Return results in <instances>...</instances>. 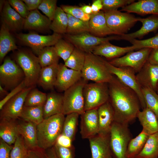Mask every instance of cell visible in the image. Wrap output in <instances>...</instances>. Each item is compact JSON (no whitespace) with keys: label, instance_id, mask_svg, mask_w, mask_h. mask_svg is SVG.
<instances>
[{"label":"cell","instance_id":"cell-1","mask_svg":"<svg viewBox=\"0 0 158 158\" xmlns=\"http://www.w3.org/2000/svg\"><path fill=\"white\" fill-rule=\"evenodd\" d=\"M108 85L109 101L114 111L115 121L128 125L137 118L141 108L137 95L115 76Z\"/></svg>","mask_w":158,"mask_h":158},{"label":"cell","instance_id":"cell-2","mask_svg":"<svg viewBox=\"0 0 158 158\" xmlns=\"http://www.w3.org/2000/svg\"><path fill=\"white\" fill-rule=\"evenodd\" d=\"M65 115L56 114L44 119L37 126L38 146L44 150L54 145L62 133Z\"/></svg>","mask_w":158,"mask_h":158},{"label":"cell","instance_id":"cell-3","mask_svg":"<svg viewBox=\"0 0 158 158\" xmlns=\"http://www.w3.org/2000/svg\"><path fill=\"white\" fill-rule=\"evenodd\" d=\"M81 72L82 78L87 81L109 83L114 76L108 70L105 60L92 53H85V63Z\"/></svg>","mask_w":158,"mask_h":158},{"label":"cell","instance_id":"cell-4","mask_svg":"<svg viewBox=\"0 0 158 158\" xmlns=\"http://www.w3.org/2000/svg\"><path fill=\"white\" fill-rule=\"evenodd\" d=\"M15 59L24 73L26 87H35L42 68L38 57L29 50H21L17 52Z\"/></svg>","mask_w":158,"mask_h":158},{"label":"cell","instance_id":"cell-5","mask_svg":"<svg viewBox=\"0 0 158 158\" xmlns=\"http://www.w3.org/2000/svg\"><path fill=\"white\" fill-rule=\"evenodd\" d=\"M87 83L82 78L64 92L62 113L64 115L75 113L81 115L85 110L83 90Z\"/></svg>","mask_w":158,"mask_h":158},{"label":"cell","instance_id":"cell-6","mask_svg":"<svg viewBox=\"0 0 158 158\" xmlns=\"http://www.w3.org/2000/svg\"><path fill=\"white\" fill-rule=\"evenodd\" d=\"M131 139L128 125L114 122L110 133V144L115 158H127V148Z\"/></svg>","mask_w":158,"mask_h":158},{"label":"cell","instance_id":"cell-7","mask_svg":"<svg viewBox=\"0 0 158 158\" xmlns=\"http://www.w3.org/2000/svg\"><path fill=\"white\" fill-rule=\"evenodd\" d=\"M85 111L97 109L109 99L108 83H87L83 90Z\"/></svg>","mask_w":158,"mask_h":158},{"label":"cell","instance_id":"cell-8","mask_svg":"<svg viewBox=\"0 0 158 158\" xmlns=\"http://www.w3.org/2000/svg\"><path fill=\"white\" fill-rule=\"evenodd\" d=\"M24 73L20 66L8 57L0 66V85L7 91H11L24 81Z\"/></svg>","mask_w":158,"mask_h":158},{"label":"cell","instance_id":"cell-9","mask_svg":"<svg viewBox=\"0 0 158 158\" xmlns=\"http://www.w3.org/2000/svg\"><path fill=\"white\" fill-rule=\"evenodd\" d=\"M104 13L108 26L116 35L121 36L126 34L138 21V17L127 12H122L116 10Z\"/></svg>","mask_w":158,"mask_h":158},{"label":"cell","instance_id":"cell-10","mask_svg":"<svg viewBox=\"0 0 158 158\" xmlns=\"http://www.w3.org/2000/svg\"><path fill=\"white\" fill-rule=\"evenodd\" d=\"M105 65L109 72L116 76L125 85L134 90L137 95L142 109L146 108L142 94V88L136 77V73L132 68L129 67H115L105 60Z\"/></svg>","mask_w":158,"mask_h":158},{"label":"cell","instance_id":"cell-11","mask_svg":"<svg viewBox=\"0 0 158 158\" xmlns=\"http://www.w3.org/2000/svg\"><path fill=\"white\" fill-rule=\"evenodd\" d=\"M64 37L75 47L85 53H92L95 47L105 42L121 40L119 35L99 37L88 32L75 35L67 34Z\"/></svg>","mask_w":158,"mask_h":158},{"label":"cell","instance_id":"cell-12","mask_svg":"<svg viewBox=\"0 0 158 158\" xmlns=\"http://www.w3.org/2000/svg\"><path fill=\"white\" fill-rule=\"evenodd\" d=\"M152 49L145 48L135 51H130L123 56L111 60L109 62L116 67L131 68L137 73L147 61Z\"/></svg>","mask_w":158,"mask_h":158},{"label":"cell","instance_id":"cell-13","mask_svg":"<svg viewBox=\"0 0 158 158\" xmlns=\"http://www.w3.org/2000/svg\"><path fill=\"white\" fill-rule=\"evenodd\" d=\"M17 38L25 45L30 47L37 55L44 48L54 46L62 38L61 35L54 33L51 35H43L32 32L20 33Z\"/></svg>","mask_w":158,"mask_h":158},{"label":"cell","instance_id":"cell-14","mask_svg":"<svg viewBox=\"0 0 158 158\" xmlns=\"http://www.w3.org/2000/svg\"><path fill=\"white\" fill-rule=\"evenodd\" d=\"M32 88H25L8 101L1 110L0 120L19 118L26 97Z\"/></svg>","mask_w":158,"mask_h":158},{"label":"cell","instance_id":"cell-15","mask_svg":"<svg viewBox=\"0 0 158 158\" xmlns=\"http://www.w3.org/2000/svg\"><path fill=\"white\" fill-rule=\"evenodd\" d=\"M82 78L81 71L68 68L63 63L59 64L54 88L58 92H64Z\"/></svg>","mask_w":158,"mask_h":158},{"label":"cell","instance_id":"cell-16","mask_svg":"<svg viewBox=\"0 0 158 158\" xmlns=\"http://www.w3.org/2000/svg\"><path fill=\"white\" fill-rule=\"evenodd\" d=\"M80 115V133L82 138L89 139L98 134L99 124L97 109L85 111Z\"/></svg>","mask_w":158,"mask_h":158},{"label":"cell","instance_id":"cell-17","mask_svg":"<svg viewBox=\"0 0 158 158\" xmlns=\"http://www.w3.org/2000/svg\"><path fill=\"white\" fill-rule=\"evenodd\" d=\"M140 49V47L135 45L120 47L112 44L109 41H107L96 47L92 53L96 55L102 56L111 60L120 57L129 52Z\"/></svg>","mask_w":158,"mask_h":158},{"label":"cell","instance_id":"cell-18","mask_svg":"<svg viewBox=\"0 0 158 158\" xmlns=\"http://www.w3.org/2000/svg\"><path fill=\"white\" fill-rule=\"evenodd\" d=\"M91 158H112L110 144V134H98L89 139Z\"/></svg>","mask_w":158,"mask_h":158},{"label":"cell","instance_id":"cell-19","mask_svg":"<svg viewBox=\"0 0 158 158\" xmlns=\"http://www.w3.org/2000/svg\"><path fill=\"white\" fill-rule=\"evenodd\" d=\"M136 77L141 88H149L156 91L158 82V65L147 61L136 74Z\"/></svg>","mask_w":158,"mask_h":158},{"label":"cell","instance_id":"cell-20","mask_svg":"<svg viewBox=\"0 0 158 158\" xmlns=\"http://www.w3.org/2000/svg\"><path fill=\"white\" fill-rule=\"evenodd\" d=\"M1 17L2 23L10 31H16L23 28L25 19L11 6L8 1L4 3Z\"/></svg>","mask_w":158,"mask_h":158},{"label":"cell","instance_id":"cell-21","mask_svg":"<svg viewBox=\"0 0 158 158\" xmlns=\"http://www.w3.org/2000/svg\"><path fill=\"white\" fill-rule=\"evenodd\" d=\"M97 110L99 124L98 134L108 135L115 121L114 111L109 100L99 107Z\"/></svg>","mask_w":158,"mask_h":158},{"label":"cell","instance_id":"cell-22","mask_svg":"<svg viewBox=\"0 0 158 158\" xmlns=\"http://www.w3.org/2000/svg\"><path fill=\"white\" fill-rule=\"evenodd\" d=\"M138 21L142 23L140 28L133 32L120 36L121 40L128 41L137 38L141 39L149 33L155 32L158 29V16L152 15L145 18L138 17Z\"/></svg>","mask_w":158,"mask_h":158},{"label":"cell","instance_id":"cell-23","mask_svg":"<svg viewBox=\"0 0 158 158\" xmlns=\"http://www.w3.org/2000/svg\"><path fill=\"white\" fill-rule=\"evenodd\" d=\"M121 11L141 16H158V0H139L122 8Z\"/></svg>","mask_w":158,"mask_h":158},{"label":"cell","instance_id":"cell-24","mask_svg":"<svg viewBox=\"0 0 158 158\" xmlns=\"http://www.w3.org/2000/svg\"><path fill=\"white\" fill-rule=\"evenodd\" d=\"M89 25L90 33L95 36L105 37L108 35H114L108 26L104 13L102 10L91 15Z\"/></svg>","mask_w":158,"mask_h":158},{"label":"cell","instance_id":"cell-25","mask_svg":"<svg viewBox=\"0 0 158 158\" xmlns=\"http://www.w3.org/2000/svg\"><path fill=\"white\" fill-rule=\"evenodd\" d=\"M51 21L42 14L37 9L30 11L25 19L23 28L28 30L42 31L49 29Z\"/></svg>","mask_w":158,"mask_h":158},{"label":"cell","instance_id":"cell-26","mask_svg":"<svg viewBox=\"0 0 158 158\" xmlns=\"http://www.w3.org/2000/svg\"><path fill=\"white\" fill-rule=\"evenodd\" d=\"M37 126L36 125L31 122L22 119L18 121L19 133L23 138L28 149L39 147Z\"/></svg>","mask_w":158,"mask_h":158},{"label":"cell","instance_id":"cell-27","mask_svg":"<svg viewBox=\"0 0 158 158\" xmlns=\"http://www.w3.org/2000/svg\"><path fill=\"white\" fill-rule=\"evenodd\" d=\"M63 94L51 92L47 94L46 102L43 106L44 119L52 116L63 114Z\"/></svg>","mask_w":158,"mask_h":158},{"label":"cell","instance_id":"cell-28","mask_svg":"<svg viewBox=\"0 0 158 158\" xmlns=\"http://www.w3.org/2000/svg\"><path fill=\"white\" fill-rule=\"evenodd\" d=\"M17 120L4 119L0 121V138L8 144H14L19 135Z\"/></svg>","mask_w":158,"mask_h":158},{"label":"cell","instance_id":"cell-29","mask_svg":"<svg viewBox=\"0 0 158 158\" xmlns=\"http://www.w3.org/2000/svg\"><path fill=\"white\" fill-rule=\"evenodd\" d=\"M59 64L42 68L38 80V84L45 90H52L56 82Z\"/></svg>","mask_w":158,"mask_h":158},{"label":"cell","instance_id":"cell-30","mask_svg":"<svg viewBox=\"0 0 158 158\" xmlns=\"http://www.w3.org/2000/svg\"><path fill=\"white\" fill-rule=\"evenodd\" d=\"M137 118L142 127V130L149 135L158 132V119L155 113L147 108L140 111Z\"/></svg>","mask_w":158,"mask_h":158},{"label":"cell","instance_id":"cell-31","mask_svg":"<svg viewBox=\"0 0 158 158\" xmlns=\"http://www.w3.org/2000/svg\"><path fill=\"white\" fill-rule=\"evenodd\" d=\"M5 24L2 23L0 30V61H3L10 51L18 49L15 41Z\"/></svg>","mask_w":158,"mask_h":158},{"label":"cell","instance_id":"cell-32","mask_svg":"<svg viewBox=\"0 0 158 158\" xmlns=\"http://www.w3.org/2000/svg\"><path fill=\"white\" fill-rule=\"evenodd\" d=\"M150 135L142 130L136 137L130 140L126 151L127 158H135L142 150Z\"/></svg>","mask_w":158,"mask_h":158},{"label":"cell","instance_id":"cell-33","mask_svg":"<svg viewBox=\"0 0 158 158\" xmlns=\"http://www.w3.org/2000/svg\"><path fill=\"white\" fill-rule=\"evenodd\" d=\"M68 23V17L61 7H57L49 29L54 33L60 34L66 33Z\"/></svg>","mask_w":158,"mask_h":158},{"label":"cell","instance_id":"cell-34","mask_svg":"<svg viewBox=\"0 0 158 158\" xmlns=\"http://www.w3.org/2000/svg\"><path fill=\"white\" fill-rule=\"evenodd\" d=\"M43 106H24L19 118L38 125L44 119Z\"/></svg>","mask_w":158,"mask_h":158},{"label":"cell","instance_id":"cell-35","mask_svg":"<svg viewBox=\"0 0 158 158\" xmlns=\"http://www.w3.org/2000/svg\"><path fill=\"white\" fill-rule=\"evenodd\" d=\"M135 158H158V132L149 135L142 150Z\"/></svg>","mask_w":158,"mask_h":158},{"label":"cell","instance_id":"cell-36","mask_svg":"<svg viewBox=\"0 0 158 158\" xmlns=\"http://www.w3.org/2000/svg\"><path fill=\"white\" fill-rule=\"evenodd\" d=\"M68 23L66 33L75 35L84 32H90L89 21H86L67 14Z\"/></svg>","mask_w":158,"mask_h":158},{"label":"cell","instance_id":"cell-37","mask_svg":"<svg viewBox=\"0 0 158 158\" xmlns=\"http://www.w3.org/2000/svg\"><path fill=\"white\" fill-rule=\"evenodd\" d=\"M37 55L42 68L58 64L60 57L56 53L54 46L44 48Z\"/></svg>","mask_w":158,"mask_h":158},{"label":"cell","instance_id":"cell-38","mask_svg":"<svg viewBox=\"0 0 158 158\" xmlns=\"http://www.w3.org/2000/svg\"><path fill=\"white\" fill-rule=\"evenodd\" d=\"M85 59V53L75 47L64 64L69 68L81 71L84 66Z\"/></svg>","mask_w":158,"mask_h":158},{"label":"cell","instance_id":"cell-39","mask_svg":"<svg viewBox=\"0 0 158 158\" xmlns=\"http://www.w3.org/2000/svg\"><path fill=\"white\" fill-rule=\"evenodd\" d=\"M79 115L73 113L66 115L64 121L62 134L70 138L72 141L75 138Z\"/></svg>","mask_w":158,"mask_h":158},{"label":"cell","instance_id":"cell-40","mask_svg":"<svg viewBox=\"0 0 158 158\" xmlns=\"http://www.w3.org/2000/svg\"><path fill=\"white\" fill-rule=\"evenodd\" d=\"M47 98V94L35 88H32L27 95L24 106H44Z\"/></svg>","mask_w":158,"mask_h":158},{"label":"cell","instance_id":"cell-41","mask_svg":"<svg viewBox=\"0 0 158 158\" xmlns=\"http://www.w3.org/2000/svg\"><path fill=\"white\" fill-rule=\"evenodd\" d=\"M142 91L146 107L152 111L158 119V94L149 88H142Z\"/></svg>","mask_w":158,"mask_h":158},{"label":"cell","instance_id":"cell-42","mask_svg":"<svg viewBox=\"0 0 158 158\" xmlns=\"http://www.w3.org/2000/svg\"><path fill=\"white\" fill-rule=\"evenodd\" d=\"M58 56L65 62L69 57L75 47L71 43L61 38L54 46Z\"/></svg>","mask_w":158,"mask_h":158},{"label":"cell","instance_id":"cell-43","mask_svg":"<svg viewBox=\"0 0 158 158\" xmlns=\"http://www.w3.org/2000/svg\"><path fill=\"white\" fill-rule=\"evenodd\" d=\"M28 148L23 138L19 135L13 144L10 153V158H27Z\"/></svg>","mask_w":158,"mask_h":158},{"label":"cell","instance_id":"cell-44","mask_svg":"<svg viewBox=\"0 0 158 158\" xmlns=\"http://www.w3.org/2000/svg\"><path fill=\"white\" fill-rule=\"evenodd\" d=\"M102 11L104 12L117 10L134 2V0H102Z\"/></svg>","mask_w":158,"mask_h":158},{"label":"cell","instance_id":"cell-45","mask_svg":"<svg viewBox=\"0 0 158 158\" xmlns=\"http://www.w3.org/2000/svg\"><path fill=\"white\" fill-rule=\"evenodd\" d=\"M56 0H42L37 9L40 10L51 21L57 7Z\"/></svg>","mask_w":158,"mask_h":158},{"label":"cell","instance_id":"cell-46","mask_svg":"<svg viewBox=\"0 0 158 158\" xmlns=\"http://www.w3.org/2000/svg\"><path fill=\"white\" fill-rule=\"evenodd\" d=\"M61 8L66 13L83 20L89 21L91 15L85 13L82 10L81 7L69 5H62Z\"/></svg>","mask_w":158,"mask_h":158},{"label":"cell","instance_id":"cell-47","mask_svg":"<svg viewBox=\"0 0 158 158\" xmlns=\"http://www.w3.org/2000/svg\"><path fill=\"white\" fill-rule=\"evenodd\" d=\"M133 45L139 47L141 49L148 48H158V33L154 36L144 40L134 39L128 41Z\"/></svg>","mask_w":158,"mask_h":158},{"label":"cell","instance_id":"cell-48","mask_svg":"<svg viewBox=\"0 0 158 158\" xmlns=\"http://www.w3.org/2000/svg\"><path fill=\"white\" fill-rule=\"evenodd\" d=\"M8 2L11 6L23 18L25 19L30 11L22 0H9Z\"/></svg>","mask_w":158,"mask_h":158},{"label":"cell","instance_id":"cell-49","mask_svg":"<svg viewBox=\"0 0 158 158\" xmlns=\"http://www.w3.org/2000/svg\"><path fill=\"white\" fill-rule=\"evenodd\" d=\"M57 158H74V148L66 147L56 143L54 146Z\"/></svg>","mask_w":158,"mask_h":158},{"label":"cell","instance_id":"cell-50","mask_svg":"<svg viewBox=\"0 0 158 158\" xmlns=\"http://www.w3.org/2000/svg\"><path fill=\"white\" fill-rule=\"evenodd\" d=\"M26 87L23 81L18 86L11 91L10 92L8 93L5 97L0 101V110L8 101Z\"/></svg>","mask_w":158,"mask_h":158},{"label":"cell","instance_id":"cell-51","mask_svg":"<svg viewBox=\"0 0 158 158\" xmlns=\"http://www.w3.org/2000/svg\"><path fill=\"white\" fill-rule=\"evenodd\" d=\"M27 158H47L45 150L39 147L28 149Z\"/></svg>","mask_w":158,"mask_h":158},{"label":"cell","instance_id":"cell-52","mask_svg":"<svg viewBox=\"0 0 158 158\" xmlns=\"http://www.w3.org/2000/svg\"><path fill=\"white\" fill-rule=\"evenodd\" d=\"M13 146L0 138V158H10V153Z\"/></svg>","mask_w":158,"mask_h":158},{"label":"cell","instance_id":"cell-53","mask_svg":"<svg viewBox=\"0 0 158 158\" xmlns=\"http://www.w3.org/2000/svg\"><path fill=\"white\" fill-rule=\"evenodd\" d=\"M72 141L70 138L61 134L57 138L56 143L63 147H73Z\"/></svg>","mask_w":158,"mask_h":158},{"label":"cell","instance_id":"cell-54","mask_svg":"<svg viewBox=\"0 0 158 158\" xmlns=\"http://www.w3.org/2000/svg\"><path fill=\"white\" fill-rule=\"evenodd\" d=\"M30 11L37 9L42 0H23Z\"/></svg>","mask_w":158,"mask_h":158},{"label":"cell","instance_id":"cell-55","mask_svg":"<svg viewBox=\"0 0 158 158\" xmlns=\"http://www.w3.org/2000/svg\"><path fill=\"white\" fill-rule=\"evenodd\" d=\"M147 61L151 64L158 65V48L152 49Z\"/></svg>","mask_w":158,"mask_h":158},{"label":"cell","instance_id":"cell-56","mask_svg":"<svg viewBox=\"0 0 158 158\" xmlns=\"http://www.w3.org/2000/svg\"><path fill=\"white\" fill-rule=\"evenodd\" d=\"M92 13H96L102 10L103 5L102 0H95L93 1L91 6Z\"/></svg>","mask_w":158,"mask_h":158},{"label":"cell","instance_id":"cell-57","mask_svg":"<svg viewBox=\"0 0 158 158\" xmlns=\"http://www.w3.org/2000/svg\"><path fill=\"white\" fill-rule=\"evenodd\" d=\"M45 150L47 158H57L54 146Z\"/></svg>","mask_w":158,"mask_h":158},{"label":"cell","instance_id":"cell-58","mask_svg":"<svg viewBox=\"0 0 158 158\" xmlns=\"http://www.w3.org/2000/svg\"><path fill=\"white\" fill-rule=\"evenodd\" d=\"M81 8L83 12L86 14L91 15L92 13L91 6L83 5L81 7Z\"/></svg>","mask_w":158,"mask_h":158},{"label":"cell","instance_id":"cell-59","mask_svg":"<svg viewBox=\"0 0 158 158\" xmlns=\"http://www.w3.org/2000/svg\"><path fill=\"white\" fill-rule=\"evenodd\" d=\"M8 91L0 85V97H5L8 94Z\"/></svg>","mask_w":158,"mask_h":158},{"label":"cell","instance_id":"cell-60","mask_svg":"<svg viewBox=\"0 0 158 158\" xmlns=\"http://www.w3.org/2000/svg\"><path fill=\"white\" fill-rule=\"evenodd\" d=\"M156 91L157 92L158 94V82L156 85Z\"/></svg>","mask_w":158,"mask_h":158}]
</instances>
